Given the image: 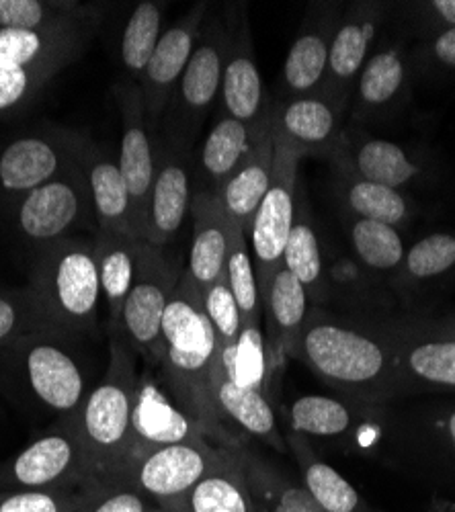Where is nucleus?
<instances>
[{"label":"nucleus","mask_w":455,"mask_h":512,"mask_svg":"<svg viewBox=\"0 0 455 512\" xmlns=\"http://www.w3.org/2000/svg\"><path fill=\"white\" fill-rule=\"evenodd\" d=\"M93 29H0V68L72 64L93 37Z\"/></svg>","instance_id":"25"},{"label":"nucleus","mask_w":455,"mask_h":512,"mask_svg":"<svg viewBox=\"0 0 455 512\" xmlns=\"http://www.w3.org/2000/svg\"><path fill=\"white\" fill-rule=\"evenodd\" d=\"M95 482L91 459L70 420L0 463V490H70Z\"/></svg>","instance_id":"7"},{"label":"nucleus","mask_w":455,"mask_h":512,"mask_svg":"<svg viewBox=\"0 0 455 512\" xmlns=\"http://www.w3.org/2000/svg\"><path fill=\"white\" fill-rule=\"evenodd\" d=\"M263 130L257 132L253 127H248L232 117H218L208 138L201 144V150L193 164L195 193L205 191L216 195L220 187L232 177L240 162L246 158V154L251 152Z\"/></svg>","instance_id":"26"},{"label":"nucleus","mask_w":455,"mask_h":512,"mask_svg":"<svg viewBox=\"0 0 455 512\" xmlns=\"http://www.w3.org/2000/svg\"><path fill=\"white\" fill-rule=\"evenodd\" d=\"M41 330L58 328L39 308L29 285L21 289H0V349L21 336Z\"/></svg>","instance_id":"43"},{"label":"nucleus","mask_w":455,"mask_h":512,"mask_svg":"<svg viewBox=\"0 0 455 512\" xmlns=\"http://www.w3.org/2000/svg\"><path fill=\"white\" fill-rule=\"evenodd\" d=\"M298 359L326 386L359 400L392 398L404 383L394 347L318 310H310Z\"/></svg>","instance_id":"2"},{"label":"nucleus","mask_w":455,"mask_h":512,"mask_svg":"<svg viewBox=\"0 0 455 512\" xmlns=\"http://www.w3.org/2000/svg\"><path fill=\"white\" fill-rule=\"evenodd\" d=\"M91 140L72 130H46L11 140L0 150V193L11 201L46 185L85 160Z\"/></svg>","instance_id":"12"},{"label":"nucleus","mask_w":455,"mask_h":512,"mask_svg":"<svg viewBox=\"0 0 455 512\" xmlns=\"http://www.w3.org/2000/svg\"><path fill=\"white\" fill-rule=\"evenodd\" d=\"M289 449H292L304 488L316 498L326 512H371L361 494L343 478L335 467L320 461L308 445V439L300 433H289Z\"/></svg>","instance_id":"33"},{"label":"nucleus","mask_w":455,"mask_h":512,"mask_svg":"<svg viewBox=\"0 0 455 512\" xmlns=\"http://www.w3.org/2000/svg\"><path fill=\"white\" fill-rule=\"evenodd\" d=\"M228 44V23H222L218 17L205 19L195 50L167 109V134L187 146H193L199 127L212 109L218 107Z\"/></svg>","instance_id":"9"},{"label":"nucleus","mask_w":455,"mask_h":512,"mask_svg":"<svg viewBox=\"0 0 455 512\" xmlns=\"http://www.w3.org/2000/svg\"><path fill=\"white\" fill-rule=\"evenodd\" d=\"M140 371L123 336H111L109 365L70 420L91 459L95 480L111 478L132 455V416Z\"/></svg>","instance_id":"4"},{"label":"nucleus","mask_w":455,"mask_h":512,"mask_svg":"<svg viewBox=\"0 0 455 512\" xmlns=\"http://www.w3.org/2000/svg\"><path fill=\"white\" fill-rule=\"evenodd\" d=\"M208 15L210 5L199 3L191 7L175 25L164 29L138 84L144 95L146 111L154 123H158L160 117L167 113Z\"/></svg>","instance_id":"18"},{"label":"nucleus","mask_w":455,"mask_h":512,"mask_svg":"<svg viewBox=\"0 0 455 512\" xmlns=\"http://www.w3.org/2000/svg\"><path fill=\"white\" fill-rule=\"evenodd\" d=\"M11 218L19 236L37 248L74 238L78 230L93 226L95 213L87 181V156L62 177L15 199L11 203Z\"/></svg>","instance_id":"6"},{"label":"nucleus","mask_w":455,"mask_h":512,"mask_svg":"<svg viewBox=\"0 0 455 512\" xmlns=\"http://www.w3.org/2000/svg\"><path fill=\"white\" fill-rule=\"evenodd\" d=\"M181 273L164 248L138 242L134 283L121 314V336L148 367L160 363L162 316Z\"/></svg>","instance_id":"8"},{"label":"nucleus","mask_w":455,"mask_h":512,"mask_svg":"<svg viewBox=\"0 0 455 512\" xmlns=\"http://www.w3.org/2000/svg\"><path fill=\"white\" fill-rule=\"evenodd\" d=\"M220 365L216 334L205 318L201 291L187 271L171 295L162 316V369L164 388L193 418L203 437L218 447H240V439L228 431L214 404V371Z\"/></svg>","instance_id":"1"},{"label":"nucleus","mask_w":455,"mask_h":512,"mask_svg":"<svg viewBox=\"0 0 455 512\" xmlns=\"http://www.w3.org/2000/svg\"><path fill=\"white\" fill-rule=\"evenodd\" d=\"M103 3L78 0H0V29H93L103 21Z\"/></svg>","instance_id":"31"},{"label":"nucleus","mask_w":455,"mask_h":512,"mask_svg":"<svg viewBox=\"0 0 455 512\" xmlns=\"http://www.w3.org/2000/svg\"><path fill=\"white\" fill-rule=\"evenodd\" d=\"M80 512H162L140 490L113 482L95 480L89 486V500Z\"/></svg>","instance_id":"48"},{"label":"nucleus","mask_w":455,"mask_h":512,"mask_svg":"<svg viewBox=\"0 0 455 512\" xmlns=\"http://www.w3.org/2000/svg\"><path fill=\"white\" fill-rule=\"evenodd\" d=\"M283 267L304 285L310 302L320 300L322 287H324L322 254H320V244L316 238V230L312 224V216H310L302 185L298 189L296 220H294L292 232H289L285 252H283Z\"/></svg>","instance_id":"37"},{"label":"nucleus","mask_w":455,"mask_h":512,"mask_svg":"<svg viewBox=\"0 0 455 512\" xmlns=\"http://www.w3.org/2000/svg\"><path fill=\"white\" fill-rule=\"evenodd\" d=\"M453 340H455V328H453Z\"/></svg>","instance_id":"52"},{"label":"nucleus","mask_w":455,"mask_h":512,"mask_svg":"<svg viewBox=\"0 0 455 512\" xmlns=\"http://www.w3.org/2000/svg\"><path fill=\"white\" fill-rule=\"evenodd\" d=\"M87 181L97 232H113L134 238L132 199L119 170L117 156L93 142L87 152Z\"/></svg>","instance_id":"28"},{"label":"nucleus","mask_w":455,"mask_h":512,"mask_svg":"<svg viewBox=\"0 0 455 512\" xmlns=\"http://www.w3.org/2000/svg\"><path fill=\"white\" fill-rule=\"evenodd\" d=\"M300 160L302 158L292 148L275 144L271 187L255 213L251 230H248L259 289H263L269 279L283 267L285 244L296 220Z\"/></svg>","instance_id":"13"},{"label":"nucleus","mask_w":455,"mask_h":512,"mask_svg":"<svg viewBox=\"0 0 455 512\" xmlns=\"http://www.w3.org/2000/svg\"><path fill=\"white\" fill-rule=\"evenodd\" d=\"M343 160L349 177L392 189L408 185L421 173L419 166L408 158L406 150H402L394 142L380 138L357 142L351 150L341 148L330 162L337 164Z\"/></svg>","instance_id":"32"},{"label":"nucleus","mask_w":455,"mask_h":512,"mask_svg":"<svg viewBox=\"0 0 455 512\" xmlns=\"http://www.w3.org/2000/svg\"><path fill=\"white\" fill-rule=\"evenodd\" d=\"M271 119V117H269ZM275 142L271 134V123L265 127L251 152L240 162L232 177L216 193L222 209L232 224L242 228L246 234L251 230L253 218L263 203L273 177Z\"/></svg>","instance_id":"23"},{"label":"nucleus","mask_w":455,"mask_h":512,"mask_svg":"<svg viewBox=\"0 0 455 512\" xmlns=\"http://www.w3.org/2000/svg\"><path fill=\"white\" fill-rule=\"evenodd\" d=\"M351 242L359 261L369 269L394 271L402 267L406 250L400 232L394 226L357 220L351 226Z\"/></svg>","instance_id":"42"},{"label":"nucleus","mask_w":455,"mask_h":512,"mask_svg":"<svg viewBox=\"0 0 455 512\" xmlns=\"http://www.w3.org/2000/svg\"><path fill=\"white\" fill-rule=\"evenodd\" d=\"M380 25L382 5H355L341 19L330 41L322 97L343 115L355 93L357 78L371 56V46H374Z\"/></svg>","instance_id":"17"},{"label":"nucleus","mask_w":455,"mask_h":512,"mask_svg":"<svg viewBox=\"0 0 455 512\" xmlns=\"http://www.w3.org/2000/svg\"><path fill=\"white\" fill-rule=\"evenodd\" d=\"M271 107L273 101L265 89L255 60L246 9L240 7L238 21L230 29L228 60L222 76L218 111L220 117H232L259 132L269 123Z\"/></svg>","instance_id":"15"},{"label":"nucleus","mask_w":455,"mask_h":512,"mask_svg":"<svg viewBox=\"0 0 455 512\" xmlns=\"http://www.w3.org/2000/svg\"><path fill=\"white\" fill-rule=\"evenodd\" d=\"M251 254L248 234L230 222L226 277L242 318V326H261V289Z\"/></svg>","instance_id":"38"},{"label":"nucleus","mask_w":455,"mask_h":512,"mask_svg":"<svg viewBox=\"0 0 455 512\" xmlns=\"http://www.w3.org/2000/svg\"><path fill=\"white\" fill-rule=\"evenodd\" d=\"M429 7L439 15L443 23L455 27V0H435Z\"/></svg>","instance_id":"50"},{"label":"nucleus","mask_w":455,"mask_h":512,"mask_svg":"<svg viewBox=\"0 0 455 512\" xmlns=\"http://www.w3.org/2000/svg\"><path fill=\"white\" fill-rule=\"evenodd\" d=\"M89 486L70 490H0V512H80L89 500Z\"/></svg>","instance_id":"46"},{"label":"nucleus","mask_w":455,"mask_h":512,"mask_svg":"<svg viewBox=\"0 0 455 512\" xmlns=\"http://www.w3.org/2000/svg\"><path fill=\"white\" fill-rule=\"evenodd\" d=\"M203 437L193 418L173 400L169 390L160 386L150 369L138 377L136 404L132 416V455L173 443H185ZM128 457V459H130Z\"/></svg>","instance_id":"20"},{"label":"nucleus","mask_w":455,"mask_h":512,"mask_svg":"<svg viewBox=\"0 0 455 512\" xmlns=\"http://www.w3.org/2000/svg\"><path fill=\"white\" fill-rule=\"evenodd\" d=\"M214 404L224 424L232 422L240 431L265 441L279 453L287 451V443L277 426L271 396L232 381L222 367V361L214 371Z\"/></svg>","instance_id":"27"},{"label":"nucleus","mask_w":455,"mask_h":512,"mask_svg":"<svg viewBox=\"0 0 455 512\" xmlns=\"http://www.w3.org/2000/svg\"><path fill=\"white\" fill-rule=\"evenodd\" d=\"M164 13L167 5L156 0L138 3L130 19L123 27L119 41V62L123 68V80L140 84L144 70L164 33Z\"/></svg>","instance_id":"36"},{"label":"nucleus","mask_w":455,"mask_h":512,"mask_svg":"<svg viewBox=\"0 0 455 512\" xmlns=\"http://www.w3.org/2000/svg\"><path fill=\"white\" fill-rule=\"evenodd\" d=\"M115 101L121 113V144H119V170L128 185L132 199V230L134 238L144 242L146 213L156 175L158 136L156 123L150 119L144 95L138 84L119 80L115 84Z\"/></svg>","instance_id":"11"},{"label":"nucleus","mask_w":455,"mask_h":512,"mask_svg":"<svg viewBox=\"0 0 455 512\" xmlns=\"http://www.w3.org/2000/svg\"><path fill=\"white\" fill-rule=\"evenodd\" d=\"M447 437L451 441V447L455 449V412H451L447 418Z\"/></svg>","instance_id":"51"},{"label":"nucleus","mask_w":455,"mask_h":512,"mask_svg":"<svg viewBox=\"0 0 455 512\" xmlns=\"http://www.w3.org/2000/svg\"><path fill=\"white\" fill-rule=\"evenodd\" d=\"M269 123L275 144L292 148L300 158L333 160L343 146V113L322 95L273 101Z\"/></svg>","instance_id":"16"},{"label":"nucleus","mask_w":455,"mask_h":512,"mask_svg":"<svg viewBox=\"0 0 455 512\" xmlns=\"http://www.w3.org/2000/svg\"><path fill=\"white\" fill-rule=\"evenodd\" d=\"M238 455L257 512H326L304 484L296 486L285 480L273 465L242 445L238 447Z\"/></svg>","instance_id":"34"},{"label":"nucleus","mask_w":455,"mask_h":512,"mask_svg":"<svg viewBox=\"0 0 455 512\" xmlns=\"http://www.w3.org/2000/svg\"><path fill=\"white\" fill-rule=\"evenodd\" d=\"M64 64H37L25 68H0V117L23 111L64 70Z\"/></svg>","instance_id":"44"},{"label":"nucleus","mask_w":455,"mask_h":512,"mask_svg":"<svg viewBox=\"0 0 455 512\" xmlns=\"http://www.w3.org/2000/svg\"><path fill=\"white\" fill-rule=\"evenodd\" d=\"M289 422L304 437H341L351 429L353 414L341 400L302 396L289 408Z\"/></svg>","instance_id":"41"},{"label":"nucleus","mask_w":455,"mask_h":512,"mask_svg":"<svg viewBox=\"0 0 455 512\" xmlns=\"http://www.w3.org/2000/svg\"><path fill=\"white\" fill-rule=\"evenodd\" d=\"M345 201L357 220H371L394 228L410 220V205L406 197L392 187L349 177Z\"/></svg>","instance_id":"40"},{"label":"nucleus","mask_w":455,"mask_h":512,"mask_svg":"<svg viewBox=\"0 0 455 512\" xmlns=\"http://www.w3.org/2000/svg\"><path fill=\"white\" fill-rule=\"evenodd\" d=\"M193 146L173 136H158L156 175L152 183L144 242L164 248L181 232L193 201Z\"/></svg>","instance_id":"14"},{"label":"nucleus","mask_w":455,"mask_h":512,"mask_svg":"<svg viewBox=\"0 0 455 512\" xmlns=\"http://www.w3.org/2000/svg\"><path fill=\"white\" fill-rule=\"evenodd\" d=\"M433 54L437 62L455 68V27H449L435 37Z\"/></svg>","instance_id":"49"},{"label":"nucleus","mask_w":455,"mask_h":512,"mask_svg":"<svg viewBox=\"0 0 455 512\" xmlns=\"http://www.w3.org/2000/svg\"><path fill=\"white\" fill-rule=\"evenodd\" d=\"M408 64L398 46L371 52L355 87V119L390 113L406 97Z\"/></svg>","instance_id":"29"},{"label":"nucleus","mask_w":455,"mask_h":512,"mask_svg":"<svg viewBox=\"0 0 455 512\" xmlns=\"http://www.w3.org/2000/svg\"><path fill=\"white\" fill-rule=\"evenodd\" d=\"M0 392L31 410L72 420L91 388L70 334L41 330L0 349Z\"/></svg>","instance_id":"3"},{"label":"nucleus","mask_w":455,"mask_h":512,"mask_svg":"<svg viewBox=\"0 0 455 512\" xmlns=\"http://www.w3.org/2000/svg\"><path fill=\"white\" fill-rule=\"evenodd\" d=\"M29 289L60 332H91L103 302L93 240L74 236L39 248Z\"/></svg>","instance_id":"5"},{"label":"nucleus","mask_w":455,"mask_h":512,"mask_svg":"<svg viewBox=\"0 0 455 512\" xmlns=\"http://www.w3.org/2000/svg\"><path fill=\"white\" fill-rule=\"evenodd\" d=\"M220 361L232 381L271 396L273 375L267 357V340L261 326H242L236 347L220 355Z\"/></svg>","instance_id":"39"},{"label":"nucleus","mask_w":455,"mask_h":512,"mask_svg":"<svg viewBox=\"0 0 455 512\" xmlns=\"http://www.w3.org/2000/svg\"><path fill=\"white\" fill-rule=\"evenodd\" d=\"M455 265V238L449 234H431L412 246L402 261V271L415 281L443 275Z\"/></svg>","instance_id":"47"},{"label":"nucleus","mask_w":455,"mask_h":512,"mask_svg":"<svg viewBox=\"0 0 455 512\" xmlns=\"http://www.w3.org/2000/svg\"><path fill=\"white\" fill-rule=\"evenodd\" d=\"M201 302H203L205 318H208L216 334L220 355L232 351L242 332V318H240L226 273L208 291L201 293Z\"/></svg>","instance_id":"45"},{"label":"nucleus","mask_w":455,"mask_h":512,"mask_svg":"<svg viewBox=\"0 0 455 512\" xmlns=\"http://www.w3.org/2000/svg\"><path fill=\"white\" fill-rule=\"evenodd\" d=\"M138 242L140 240L113 232H95L93 238L111 336H121V314L134 283Z\"/></svg>","instance_id":"30"},{"label":"nucleus","mask_w":455,"mask_h":512,"mask_svg":"<svg viewBox=\"0 0 455 512\" xmlns=\"http://www.w3.org/2000/svg\"><path fill=\"white\" fill-rule=\"evenodd\" d=\"M162 512H257L238 447H222V455L210 472Z\"/></svg>","instance_id":"24"},{"label":"nucleus","mask_w":455,"mask_h":512,"mask_svg":"<svg viewBox=\"0 0 455 512\" xmlns=\"http://www.w3.org/2000/svg\"><path fill=\"white\" fill-rule=\"evenodd\" d=\"M335 9L326 5L320 11L314 9L308 13L302 23L294 44L289 46V52L281 70V95L283 99H298L322 95L330 41H333L337 29Z\"/></svg>","instance_id":"21"},{"label":"nucleus","mask_w":455,"mask_h":512,"mask_svg":"<svg viewBox=\"0 0 455 512\" xmlns=\"http://www.w3.org/2000/svg\"><path fill=\"white\" fill-rule=\"evenodd\" d=\"M222 447L205 437L136 453L111 478L150 498L160 510L179 502L218 463Z\"/></svg>","instance_id":"10"},{"label":"nucleus","mask_w":455,"mask_h":512,"mask_svg":"<svg viewBox=\"0 0 455 512\" xmlns=\"http://www.w3.org/2000/svg\"><path fill=\"white\" fill-rule=\"evenodd\" d=\"M396 361L404 383L417 381L431 388L455 390V340L423 338L402 340L394 347Z\"/></svg>","instance_id":"35"},{"label":"nucleus","mask_w":455,"mask_h":512,"mask_svg":"<svg viewBox=\"0 0 455 512\" xmlns=\"http://www.w3.org/2000/svg\"><path fill=\"white\" fill-rule=\"evenodd\" d=\"M261 314L267 324V357L275 381L287 357L298 359L302 332L310 316L308 291L285 267L261 289Z\"/></svg>","instance_id":"19"},{"label":"nucleus","mask_w":455,"mask_h":512,"mask_svg":"<svg viewBox=\"0 0 455 512\" xmlns=\"http://www.w3.org/2000/svg\"><path fill=\"white\" fill-rule=\"evenodd\" d=\"M193 238L187 273L203 293L224 273L230 252V218L216 195L197 191L191 201Z\"/></svg>","instance_id":"22"}]
</instances>
